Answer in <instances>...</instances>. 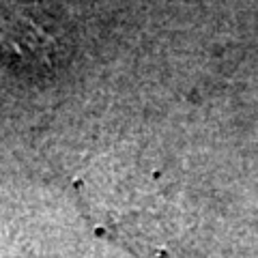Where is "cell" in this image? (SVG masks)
I'll use <instances>...</instances> for the list:
<instances>
[{"instance_id": "1", "label": "cell", "mask_w": 258, "mask_h": 258, "mask_svg": "<svg viewBox=\"0 0 258 258\" xmlns=\"http://www.w3.org/2000/svg\"><path fill=\"white\" fill-rule=\"evenodd\" d=\"M0 54L26 67H45L56 62L60 45L43 20L35 18L26 7L0 0Z\"/></svg>"}]
</instances>
